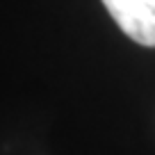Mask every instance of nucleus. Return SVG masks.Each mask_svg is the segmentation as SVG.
<instances>
[{
    "label": "nucleus",
    "mask_w": 155,
    "mask_h": 155,
    "mask_svg": "<svg viewBox=\"0 0 155 155\" xmlns=\"http://www.w3.org/2000/svg\"><path fill=\"white\" fill-rule=\"evenodd\" d=\"M105 9L126 37L141 46H155V0H103Z\"/></svg>",
    "instance_id": "nucleus-1"
}]
</instances>
